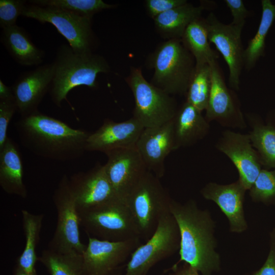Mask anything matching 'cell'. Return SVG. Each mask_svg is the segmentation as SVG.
<instances>
[{"label":"cell","mask_w":275,"mask_h":275,"mask_svg":"<svg viewBox=\"0 0 275 275\" xmlns=\"http://www.w3.org/2000/svg\"><path fill=\"white\" fill-rule=\"evenodd\" d=\"M170 212L179 229V261L191 266L202 275H211L221 268V259L215 251V223L210 212L200 209L194 200L184 204L172 199Z\"/></svg>","instance_id":"obj_2"},{"label":"cell","mask_w":275,"mask_h":275,"mask_svg":"<svg viewBox=\"0 0 275 275\" xmlns=\"http://www.w3.org/2000/svg\"><path fill=\"white\" fill-rule=\"evenodd\" d=\"M210 2H201L195 6L188 2L183 5L163 13L153 20L157 31L164 38L181 39L190 23L201 17L203 11L208 9Z\"/></svg>","instance_id":"obj_23"},{"label":"cell","mask_w":275,"mask_h":275,"mask_svg":"<svg viewBox=\"0 0 275 275\" xmlns=\"http://www.w3.org/2000/svg\"><path fill=\"white\" fill-rule=\"evenodd\" d=\"M224 2L233 17L231 23L243 28L245 19L250 14L243 2L242 0H225Z\"/></svg>","instance_id":"obj_36"},{"label":"cell","mask_w":275,"mask_h":275,"mask_svg":"<svg viewBox=\"0 0 275 275\" xmlns=\"http://www.w3.org/2000/svg\"><path fill=\"white\" fill-rule=\"evenodd\" d=\"M246 190L238 180L226 185L209 182L200 192L205 199L214 202L226 216L230 231L240 233L248 227L243 210Z\"/></svg>","instance_id":"obj_20"},{"label":"cell","mask_w":275,"mask_h":275,"mask_svg":"<svg viewBox=\"0 0 275 275\" xmlns=\"http://www.w3.org/2000/svg\"><path fill=\"white\" fill-rule=\"evenodd\" d=\"M269 250L262 266L253 275H275V228L269 234Z\"/></svg>","instance_id":"obj_37"},{"label":"cell","mask_w":275,"mask_h":275,"mask_svg":"<svg viewBox=\"0 0 275 275\" xmlns=\"http://www.w3.org/2000/svg\"><path fill=\"white\" fill-rule=\"evenodd\" d=\"M26 3L25 0H0V27L2 29L16 24Z\"/></svg>","instance_id":"obj_33"},{"label":"cell","mask_w":275,"mask_h":275,"mask_svg":"<svg viewBox=\"0 0 275 275\" xmlns=\"http://www.w3.org/2000/svg\"><path fill=\"white\" fill-rule=\"evenodd\" d=\"M113 275H123V273H122L120 268L116 272H115Z\"/></svg>","instance_id":"obj_41"},{"label":"cell","mask_w":275,"mask_h":275,"mask_svg":"<svg viewBox=\"0 0 275 275\" xmlns=\"http://www.w3.org/2000/svg\"><path fill=\"white\" fill-rule=\"evenodd\" d=\"M249 190L254 202L275 203V170L262 169Z\"/></svg>","instance_id":"obj_32"},{"label":"cell","mask_w":275,"mask_h":275,"mask_svg":"<svg viewBox=\"0 0 275 275\" xmlns=\"http://www.w3.org/2000/svg\"><path fill=\"white\" fill-rule=\"evenodd\" d=\"M54 65V75L49 90L53 103L61 107L73 89L85 86L91 89L98 87L99 73H108L111 68L105 58L94 53H78L68 45L58 47Z\"/></svg>","instance_id":"obj_3"},{"label":"cell","mask_w":275,"mask_h":275,"mask_svg":"<svg viewBox=\"0 0 275 275\" xmlns=\"http://www.w3.org/2000/svg\"><path fill=\"white\" fill-rule=\"evenodd\" d=\"M1 42L14 60L22 66H38L44 59L43 50L32 42L27 32L16 24L3 29Z\"/></svg>","instance_id":"obj_24"},{"label":"cell","mask_w":275,"mask_h":275,"mask_svg":"<svg viewBox=\"0 0 275 275\" xmlns=\"http://www.w3.org/2000/svg\"><path fill=\"white\" fill-rule=\"evenodd\" d=\"M78 213L80 225L88 236L111 241L141 238L132 214L120 199Z\"/></svg>","instance_id":"obj_6"},{"label":"cell","mask_w":275,"mask_h":275,"mask_svg":"<svg viewBox=\"0 0 275 275\" xmlns=\"http://www.w3.org/2000/svg\"><path fill=\"white\" fill-rule=\"evenodd\" d=\"M261 6L262 15L257 32L244 49V67L248 70L252 69L264 56L266 37L275 20V4L270 0H262Z\"/></svg>","instance_id":"obj_28"},{"label":"cell","mask_w":275,"mask_h":275,"mask_svg":"<svg viewBox=\"0 0 275 275\" xmlns=\"http://www.w3.org/2000/svg\"><path fill=\"white\" fill-rule=\"evenodd\" d=\"M211 88L209 64L196 65L186 94V100L201 112L205 111Z\"/></svg>","instance_id":"obj_30"},{"label":"cell","mask_w":275,"mask_h":275,"mask_svg":"<svg viewBox=\"0 0 275 275\" xmlns=\"http://www.w3.org/2000/svg\"><path fill=\"white\" fill-rule=\"evenodd\" d=\"M172 198L160 179L148 171L131 190L124 202L132 214L141 238L147 241L162 216L170 212Z\"/></svg>","instance_id":"obj_5"},{"label":"cell","mask_w":275,"mask_h":275,"mask_svg":"<svg viewBox=\"0 0 275 275\" xmlns=\"http://www.w3.org/2000/svg\"><path fill=\"white\" fill-rule=\"evenodd\" d=\"M144 126L133 117L121 122L107 119L88 136L86 150L105 154L112 150L135 146Z\"/></svg>","instance_id":"obj_19"},{"label":"cell","mask_w":275,"mask_h":275,"mask_svg":"<svg viewBox=\"0 0 275 275\" xmlns=\"http://www.w3.org/2000/svg\"><path fill=\"white\" fill-rule=\"evenodd\" d=\"M140 239L111 241L88 236L82 254V275H113L141 244Z\"/></svg>","instance_id":"obj_11"},{"label":"cell","mask_w":275,"mask_h":275,"mask_svg":"<svg viewBox=\"0 0 275 275\" xmlns=\"http://www.w3.org/2000/svg\"><path fill=\"white\" fill-rule=\"evenodd\" d=\"M187 3L186 0H146L145 8L149 15L154 19L159 15Z\"/></svg>","instance_id":"obj_35"},{"label":"cell","mask_w":275,"mask_h":275,"mask_svg":"<svg viewBox=\"0 0 275 275\" xmlns=\"http://www.w3.org/2000/svg\"><path fill=\"white\" fill-rule=\"evenodd\" d=\"M39 261L50 275H82V255L78 253L62 254L48 249L43 250Z\"/></svg>","instance_id":"obj_29"},{"label":"cell","mask_w":275,"mask_h":275,"mask_svg":"<svg viewBox=\"0 0 275 275\" xmlns=\"http://www.w3.org/2000/svg\"><path fill=\"white\" fill-rule=\"evenodd\" d=\"M69 184L78 212L120 199L107 177L104 165L98 164L87 172L74 174L69 178Z\"/></svg>","instance_id":"obj_16"},{"label":"cell","mask_w":275,"mask_h":275,"mask_svg":"<svg viewBox=\"0 0 275 275\" xmlns=\"http://www.w3.org/2000/svg\"><path fill=\"white\" fill-rule=\"evenodd\" d=\"M53 75L52 62L22 73L14 81L11 88L20 117L38 111L41 102L49 91Z\"/></svg>","instance_id":"obj_17"},{"label":"cell","mask_w":275,"mask_h":275,"mask_svg":"<svg viewBox=\"0 0 275 275\" xmlns=\"http://www.w3.org/2000/svg\"><path fill=\"white\" fill-rule=\"evenodd\" d=\"M135 147L148 171L161 178L166 171L165 159L176 150L173 120L161 126L144 128Z\"/></svg>","instance_id":"obj_18"},{"label":"cell","mask_w":275,"mask_h":275,"mask_svg":"<svg viewBox=\"0 0 275 275\" xmlns=\"http://www.w3.org/2000/svg\"><path fill=\"white\" fill-rule=\"evenodd\" d=\"M105 154V172L117 197L124 201L148 170L135 146L115 149Z\"/></svg>","instance_id":"obj_14"},{"label":"cell","mask_w":275,"mask_h":275,"mask_svg":"<svg viewBox=\"0 0 275 275\" xmlns=\"http://www.w3.org/2000/svg\"><path fill=\"white\" fill-rule=\"evenodd\" d=\"M29 3L42 7H55L91 18L95 14L116 6L101 0H31Z\"/></svg>","instance_id":"obj_31"},{"label":"cell","mask_w":275,"mask_h":275,"mask_svg":"<svg viewBox=\"0 0 275 275\" xmlns=\"http://www.w3.org/2000/svg\"><path fill=\"white\" fill-rule=\"evenodd\" d=\"M209 65L211 88L205 110V119L209 123L214 121L226 127L245 128L246 121L236 94L227 87L216 60Z\"/></svg>","instance_id":"obj_13"},{"label":"cell","mask_w":275,"mask_h":275,"mask_svg":"<svg viewBox=\"0 0 275 275\" xmlns=\"http://www.w3.org/2000/svg\"><path fill=\"white\" fill-rule=\"evenodd\" d=\"M180 234L170 212L160 218L152 235L131 254L123 275H147L158 262L179 250Z\"/></svg>","instance_id":"obj_10"},{"label":"cell","mask_w":275,"mask_h":275,"mask_svg":"<svg viewBox=\"0 0 275 275\" xmlns=\"http://www.w3.org/2000/svg\"><path fill=\"white\" fill-rule=\"evenodd\" d=\"M246 117L252 128L249 133L251 143L262 166L275 170V112L269 113L266 123L255 113H247Z\"/></svg>","instance_id":"obj_25"},{"label":"cell","mask_w":275,"mask_h":275,"mask_svg":"<svg viewBox=\"0 0 275 275\" xmlns=\"http://www.w3.org/2000/svg\"><path fill=\"white\" fill-rule=\"evenodd\" d=\"M21 16L53 25L74 52L93 53L96 43L91 18L51 7L25 5Z\"/></svg>","instance_id":"obj_8"},{"label":"cell","mask_w":275,"mask_h":275,"mask_svg":"<svg viewBox=\"0 0 275 275\" xmlns=\"http://www.w3.org/2000/svg\"><path fill=\"white\" fill-rule=\"evenodd\" d=\"M21 144L35 155L62 161L80 158L90 133L75 129L39 111L15 122Z\"/></svg>","instance_id":"obj_1"},{"label":"cell","mask_w":275,"mask_h":275,"mask_svg":"<svg viewBox=\"0 0 275 275\" xmlns=\"http://www.w3.org/2000/svg\"><path fill=\"white\" fill-rule=\"evenodd\" d=\"M23 165L19 148L8 137L0 149V186L10 195L23 199L28 197V190L23 181Z\"/></svg>","instance_id":"obj_22"},{"label":"cell","mask_w":275,"mask_h":275,"mask_svg":"<svg viewBox=\"0 0 275 275\" xmlns=\"http://www.w3.org/2000/svg\"><path fill=\"white\" fill-rule=\"evenodd\" d=\"M149 63L154 71L151 83L170 95H186L196 62L181 39L160 43Z\"/></svg>","instance_id":"obj_4"},{"label":"cell","mask_w":275,"mask_h":275,"mask_svg":"<svg viewBox=\"0 0 275 275\" xmlns=\"http://www.w3.org/2000/svg\"><path fill=\"white\" fill-rule=\"evenodd\" d=\"M16 112L17 109L14 100H0V149L8 138V127Z\"/></svg>","instance_id":"obj_34"},{"label":"cell","mask_w":275,"mask_h":275,"mask_svg":"<svg viewBox=\"0 0 275 275\" xmlns=\"http://www.w3.org/2000/svg\"><path fill=\"white\" fill-rule=\"evenodd\" d=\"M52 199L57 210V222L47 249L62 254H82L87 245L80 238L79 213L66 175L59 181Z\"/></svg>","instance_id":"obj_9"},{"label":"cell","mask_w":275,"mask_h":275,"mask_svg":"<svg viewBox=\"0 0 275 275\" xmlns=\"http://www.w3.org/2000/svg\"><path fill=\"white\" fill-rule=\"evenodd\" d=\"M215 147L231 160L238 172V180L249 190L263 166L249 134L226 130L222 132Z\"/></svg>","instance_id":"obj_15"},{"label":"cell","mask_w":275,"mask_h":275,"mask_svg":"<svg viewBox=\"0 0 275 275\" xmlns=\"http://www.w3.org/2000/svg\"><path fill=\"white\" fill-rule=\"evenodd\" d=\"M21 213L25 245L17 259L16 266L32 275H38L36 264L38 257L36 250L40 240L44 215L42 213L33 214L24 209L21 210Z\"/></svg>","instance_id":"obj_26"},{"label":"cell","mask_w":275,"mask_h":275,"mask_svg":"<svg viewBox=\"0 0 275 275\" xmlns=\"http://www.w3.org/2000/svg\"><path fill=\"white\" fill-rule=\"evenodd\" d=\"M171 270H172V272L169 275H199L198 270L186 263L180 267L173 266Z\"/></svg>","instance_id":"obj_38"},{"label":"cell","mask_w":275,"mask_h":275,"mask_svg":"<svg viewBox=\"0 0 275 275\" xmlns=\"http://www.w3.org/2000/svg\"><path fill=\"white\" fill-rule=\"evenodd\" d=\"M210 43L213 44L226 62L229 71V85L239 89L240 77L244 67V49L241 42L242 27L221 22L213 13L205 18Z\"/></svg>","instance_id":"obj_12"},{"label":"cell","mask_w":275,"mask_h":275,"mask_svg":"<svg viewBox=\"0 0 275 275\" xmlns=\"http://www.w3.org/2000/svg\"><path fill=\"white\" fill-rule=\"evenodd\" d=\"M0 100H14V96L11 87L6 86L0 79Z\"/></svg>","instance_id":"obj_39"},{"label":"cell","mask_w":275,"mask_h":275,"mask_svg":"<svg viewBox=\"0 0 275 275\" xmlns=\"http://www.w3.org/2000/svg\"><path fill=\"white\" fill-rule=\"evenodd\" d=\"M181 40L194 57L196 65L209 64L218 57L210 47L205 19L201 17L189 24Z\"/></svg>","instance_id":"obj_27"},{"label":"cell","mask_w":275,"mask_h":275,"mask_svg":"<svg viewBox=\"0 0 275 275\" xmlns=\"http://www.w3.org/2000/svg\"><path fill=\"white\" fill-rule=\"evenodd\" d=\"M126 81L134 99L133 117L144 128L161 126L174 119L178 111L175 100L149 82L140 68L132 67Z\"/></svg>","instance_id":"obj_7"},{"label":"cell","mask_w":275,"mask_h":275,"mask_svg":"<svg viewBox=\"0 0 275 275\" xmlns=\"http://www.w3.org/2000/svg\"><path fill=\"white\" fill-rule=\"evenodd\" d=\"M13 275H32L25 271L23 270L19 267L16 266L14 269Z\"/></svg>","instance_id":"obj_40"},{"label":"cell","mask_w":275,"mask_h":275,"mask_svg":"<svg viewBox=\"0 0 275 275\" xmlns=\"http://www.w3.org/2000/svg\"><path fill=\"white\" fill-rule=\"evenodd\" d=\"M176 150L190 146L208 133L209 122L199 111L185 101L173 119Z\"/></svg>","instance_id":"obj_21"}]
</instances>
